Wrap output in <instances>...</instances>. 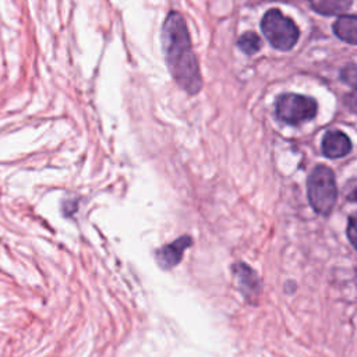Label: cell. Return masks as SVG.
Wrapping results in <instances>:
<instances>
[{
	"instance_id": "cell-7",
	"label": "cell",
	"mask_w": 357,
	"mask_h": 357,
	"mask_svg": "<svg viewBox=\"0 0 357 357\" xmlns=\"http://www.w3.org/2000/svg\"><path fill=\"white\" fill-rule=\"evenodd\" d=\"M335 35L351 45H357V15L339 17L333 24Z\"/></svg>"
},
{
	"instance_id": "cell-9",
	"label": "cell",
	"mask_w": 357,
	"mask_h": 357,
	"mask_svg": "<svg viewBox=\"0 0 357 357\" xmlns=\"http://www.w3.org/2000/svg\"><path fill=\"white\" fill-rule=\"evenodd\" d=\"M236 276L238 278V283L241 284V289L245 293H254V289L258 290V280L254 275V272L244 264H237L234 266Z\"/></svg>"
},
{
	"instance_id": "cell-1",
	"label": "cell",
	"mask_w": 357,
	"mask_h": 357,
	"mask_svg": "<svg viewBox=\"0 0 357 357\" xmlns=\"http://www.w3.org/2000/svg\"><path fill=\"white\" fill-rule=\"evenodd\" d=\"M162 42L169 70L176 82L185 92L197 93L201 89L202 79L185 22L178 13L172 11L166 17L162 28Z\"/></svg>"
},
{
	"instance_id": "cell-11",
	"label": "cell",
	"mask_w": 357,
	"mask_h": 357,
	"mask_svg": "<svg viewBox=\"0 0 357 357\" xmlns=\"http://www.w3.org/2000/svg\"><path fill=\"white\" fill-rule=\"evenodd\" d=\"M340 79L353 89H357V66L344 67L340 71Z\"/></svg>"
},
{
	"instance_id": "cell-12",
	"label": "cell",
	"mask_w": 357,
	"mask_h": 357,
	"mask_svg": "<svg viewBox=\"0 0 357 357\" xmlns=\"http://www.w3.org/2000/svg\"><path fill=\"white\" fill-rule=\"evenodd\" d=\"M347 237L351 245L357 250V218H350L347 223Z\"/></svg>"
},
{
	"instance_id": "cell-6",
	"label": "cell",
	"mask_w": 357,
	"mask_h": 357,
	"mask_svg": "<svg viewBox=\"0 0 357 357\" xmlns=\"http://www.w3.org/2000/svg\"><path fill=\"white\" fill-rule=\"evenodd\" d=\"M321 148L326 158L337 159L346 156L351 151V141L342 131H329L325 134Z\"/></svg>"
},
{
	"instance_id": "cell-13",
	"label": "cell",
	"mask_w": 357,
	"mask_h": 357,
	"mask_svg": "<svg viewBox=\"0 0 357 357\" xmlns=\"http://www.w3.org/2000/svg\"><path fill=\"white\" fill-rule=\"evenodd\" d=\"M344 105L357 114V89L354 92H350L349 95L344 96Z\"/></svg>"
},
{
	"instance_id": "cell-3",
	"label": "cell",
	"mask_w": 357,
	"mask_h": 357,
	"mask_svg": "<svg viewBox=\"0 0 357 357\" xmlns=\"http://www.w3.org/2000/svg\"><path fill=\"white\" fill-rule=\"evenodd\" d=\"M261 28L268 42L279 50L291 49L298 39L297 25L279 10L266 11L261 21Z\"/></svg>"
},
{
	"instance_id": "cell-10",
	"label": "cell",
	"mask_w": 357,
	"mask_h": 357,
	"mask_svg": "<svg viewBox=\"0 0 357 357\" xmlns=\"http://www.w3.org/2000/svg\"><path fill=\"white\" fill-rule=\"evenodd\" d=\"M237 45L243 53L254 54L261 49V39L254 32H245L240 36Z\"/></svg>"
},
{
	"instance_id": "cell-5",
	"label": "cell",
	"mask_w": 357,
	"mask_h": 357,
	"mask_svg": "<svg viewBox=\"0 0 357 357\" xmlns=\"http://www.w3.org/2000/svg\"><path fill=\"white\" fill-rule=\"evenodd\" d=\"M191 244H192V241H191V237H188V236L178 237L176 241L166 244L165 247H162L156 251L158 264L165 269H169V268L177 265L183 258L184 250L187 247H190Z\"/></svg>"
},
{
	"instance_id": "cell-8",
	"label": "cell",
	"mask_w": 357,
	"mask_h": 357,
	"mask_svg": "<svg viewBox=\"0 0 357 357\" xmlns=\"http://www.w3.org/2000/svg\"><path fill=\"white\" fill-rule=\"evenodd\" d=\"M353 0H310V6L319 14L336 15L347 11Z\"/></svg>"
},
{
	"instance_id": "cell-2",
	"label": "cell",
	"mask_w": 357,
	"mask_h": 357,
	"mask_svg": "<svg viewBox=\"0 0 357 357\" xmlns=\"http://www.w3.org/2000/svg\"><path fill=\"white\" fill-rule=\"evenodd\" d=\"M307 195L310 205L319 215H329L337 199V187L333 172L324 166H315L307 180Z\"/></svg>"
},
{
	"instance_id": "cell-4",
	"label": "cell",
	"mask_w": 357,
	"mask_h": 357,
	"mask_svg": "<svg viewBox=\"0 0 357 357\" xmlns=\"http://www.w3.org/2000/svg\"><path fill=\"white\" fill-rule=\"evenodd\" d=\"M317 102L298 93H283L276 100V116L287 124H300L314 119Z\"/></svg>"
}]
</instances>
